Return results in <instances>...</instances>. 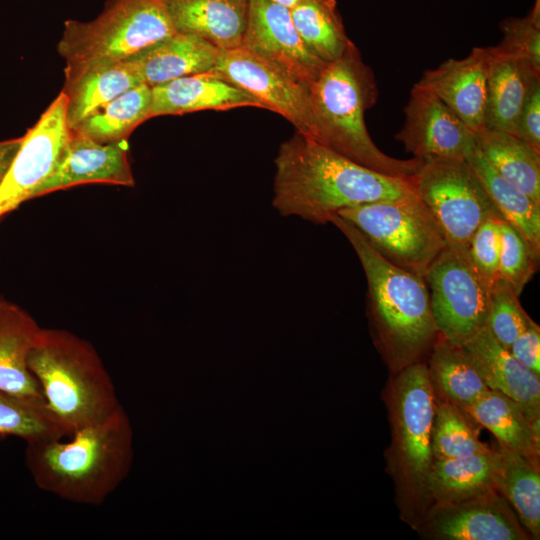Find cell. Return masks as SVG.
Returning <instances> with one entry per match:
<instances>
[{"label":"cell","instance_id":"1","mask_svg":"<svg viewBox=\"0 0 540 540\" xmlns=\"http://www.w3.org/2000/svg\"><path fill=\"white\" fill-rule=\"evenodd\" d=\"M274 164L272 206L283 217L314 224L347 208L415 193L412 176L379 173L296 131L279 146Z\"/></svg>","mask_w":540,"mask_h":540},{"label":"cell","instance_id":"2","mask_svg":"<svg viewBox=\"0 0 540 540\" xmlns=\"http://www.w3.org/2000/svg\"><path fill=\"white\" fill-rule=\"evenodd\" d=\"M134 431L120 405L105 419L70 436L26 443L25 464L35 485L60 499L99 506L128 476Z\"/></svg>","mask_w":540,"mask_h":540},{"label":"cell","instance_id":"3","mask_svg":"<svg viewBox=\"0 0 540 540\" xmlns=\"http://www.w3.org/2000/svg\"><path fill=\"white\" fill-rule=\"evenodd\" d=\"M330 223L344 234L363 267L367 314L385 359L396 371L419 361L438 338L425 279L383 258L347 220L336 215Z\"/></svg>","mask_w":540,"mask_h":540},{"label":"cell","instance_id":"4","mask_svg":"<svg viewBox=\"0 0 540 540\" xmlns=\"http://www.w3.org/2000/svg\"><path fill=\"white\" fill-rule=\"evenodd\" d=\"M308 93L315 141L382 174L409 177L416 172L420 159L391 157L368 133L364 115L376 103L378 89L373 72L354 44L324 67Z\"/></svg>","mask_w":540,"mask_h":540},{"label":"cell","instance_id":"5","mask_svg":"<svg viewBox=\"0 0 540 540\" xmlns=\"http://www.w3.org/2000/svg\"><path fill=\"white\" fill-rule=\"evenodd\" d=\"M28 366L46 406L69 436L105 419L121 405L95 348L67 330L40 328Z\"/></svg>","mask_w":540,"mask_h":540},{"label":"cell","instance_id":"6","mask_svg":"<svg viewBox=\"0 0 540 540\" xmlns=\"http://www.w3.org/2000/svg\"><path fill=\"white\" fill-rule=\"evenodd\" d=\"M177 32L167 0H110L88 22L67 20L58 52L65 84L86 70L127 59Z\"/></svg>","mask_w":540,"mask_h":540},{"label":"cell","instance_id":"7","mask_svg":"<svg viewBox=\"0 0 540 540\" xmlns=\"http://www.w3.org/2000/svg\"><path fill=\"white\" fill-rule=\"evenodd\" d=\"M397 372L390 393L389 465L408 519L421 521L428 509L426 481L434 461L431 437L436 395L426 364L417 361Z\"/></svg>","mask_w":540,"mask_h":540},{"label":"cell","instance_id":"8","mask_svg":"<svg viewBox=\"0 0 540 540\" xmlns=\"http://www.w3.org/2000/svg\"><path fill=\"white\" fill-rule=\"evenodd\" d=\"M338 216L350 222L383 258L424 278L446 242L434 218L415 193L364 203Z\"/></svg>","mask_w":540,"mask_h":540},{"label":"cell","instance_id":"9","mask_svg":"<svg viewBox=\"0 0 540 540\" xmlns=\"http://www.w3.org/2000/svg\"><path fill=\"white\" fill-rule=\"evenodd\" d=\"M412 181L446 245L465 254L481 223L500 215L467 160H421Z\"/></svg>","mask_w":540,"mask_h":540},{"label":"cell","instance_id":"10","mask_svg":"<svg viewBox=\"0 0 540 540\" xmlns=\"http://www.w3.org/2000/svg\"><path fill=\"white\" fill-rule=\"evenodd\" d=\"M424 279L439 337L462 346L486 326L490 287L469 254L446 245Z\"/></svg>","mask_w":540,"mask_h":540},{"label":"cell","instance_id":"11","mask_svg":"<svg viewBox=\"0 0 540 540\" xmlns=\"http://www.w3.org/2000/svg\"><path fill=\"white\" fill-rule=\"evenodd\" d=\"M63 91L53 100L23 141L0 186V219L23 202L35 198L52 174L68 144L71 129L66 119Z\"/></svg>","mask_w":540,"mask_h":540},{"label":"cell","instance_id":"12","mask_svg":"<svg viewBox=\"0 0 540 540\" xmlns=\"http://www.w3.org/2000/svg\"><path fill=\"white\" fill-rule=\"evenodd\" d=\"M209 72L249 93L267 110L287 119L296 132L314 139L308 88L276 65L239 47L222 50Z\"/></svg>","mask_w":540,"mask_h":540},{"label":"cell","instance_id":"13","mask_svg":"<svg viewBox=\"0 0 540 540\" xmlns=\"http://www.w3.org/2000/svg\"><path fill=\"white\" fill-rule=\"evenodd\" d=\"M396 139L420 160L461 159L477 146L476 135L433 92L415 84Z\"/></svg>","mask_w":540,"mask_h":540},{"label":"cell","instance_id":"14","mask_svg":"<svg viewBox=\"0 0 540 540\" xmlns=\"http://www.w3.org/2000/svg\"><path fill=\"white\" fill-rule=\"evenodd\" d=\"M419 528L425 538L438 540L531 539L499 491L433 505Z\"/></svg>","mask_w":540,"mask_h":540},{"label":"cell","instance_id":"15","mask_svg":"<svg viewBox=\"0 0 540 540\" xmlns=\"http://www.w3.org/2000/svg\"><path fill=\"white\" fill-rule=\"evenodd\" d=\"M241 47L276 65L308 89L327 65L305 45L290 10L269 0H249Z\"/></svg>","mask_w":540,"mask_h":540},{"label":"cell","instance_id":"16","mask_svg":"<svg viewBox=\"0 0 540 540\" xmlns=\"http://www.w3.org/2000/svg\"><path fill=\"white\" fill-rule=\"evenodd\" d=\"M86 183L134 186L126 141L99 143L71 130L60 161L35 197Z\"/></svg>","mask_w":540,"mask_h":540},{"label":"cell","instance_id":"17","mask_svg":"<svg viewBox=\"0 0 540 540\" xmlns=\"http://www.w3.org/2000/svg\"><path fill=\"white\" fill-rule=\"evenodd\" d=\"M488 48L475 47L462 59H447L424 72L417 85L440 98L476 135L485 129Z\"/></svg>","mask_w":540,"mask_h":540},{"label":"cell","instance_id":"18","mask_svg":"<svg viewBox=\"0 0 540 540\" xmlns=\"http://www.w3.org/2000/svg\"><path fill=\"white\" fill-rule=\"evenodd\" d=\"M490 390L518 402L540 427V378L500 345L485 326L462 345Z\"/></svg>","mask_w":540,"mask_h":540},{"label":"cell","instance_id":"19","mask_svg":"<svg viewBox=\"0 0 540 540\" xmlns=\"http://www.w3.org/2000/svg\"><path fill=\"white\" fill-rule=\"evenodd\" d=\"M266 109L255 97L212 72L191 74L152 87L150 118L202 110Z\"/></svg>","mask_w":540,"mask_h":540},{"label":"cell","instance_id":"20","mask_svg":"<svg viewBox=\"0 0 540 540\" xmlns=\"http://www.w3.org/2000/svg\"><path fill=\"white\" fill-rule=\"evenodd\" d=\"M488 53L485 129L514 136L523 105L540 82V71L495 47H488Z\"/></svg>","mask_w":540,"mask_h":540},{"label":"cell","instance_id":"21","mask_svg":"<svg viewBox=\"0 0 540 540\" xmlns=\"http://www.w3.org/2000/svg\"><path fill=\"white\" fill-rule=\"evenodd\" d=\"M221 51L196 35L177 31L127 59L142 82L152 88L180 77L211 71Z\"/></svg>","mask_w":540,"mask_h":540},{"label":"cell","instance_id":"22","mask_svg":"<svg viewBox=\"0 0 540 540\" xmlns=\"http://www.w3.org/2000/svg\"><path fill=\"white\" fill-rule=\"evenodd\" d=\"M178 32L196 35L220 50L242 46L249 0H167Z\"/></svg>","mask_w":540,"mask_h":540},{"label":"cell","instance_id":"23","mask_svg":"<svg viewBox=\"0 0 540 540\" xmlns=\"http://www.w3.org/2000/svg\"><path fill=\"white\" fill-rule=\"evenodd\" d=\"M501 463L499 448L466 457L434 460L426 481L428 509L499 491Z\"/></svg>","mask_w":540,"mask_h":540},{"label":"cell","instance_id":"24","mask_svg":"<svg viewBox=\"0 0 540 540\" xmlns=\"http://www.w3.org/2000/svg\"><path fill=\"white\" fill-rule=\"evenodd\" d=\"M22 308L0 298V389L44 401L28 366L29 352L40 330Z\"/></svg>","mask_w":540,"mask_h":540},{"label":"cell","instance_id":"25","mask_svg":"<svg viewBox=\"0 0 540 540\" xmlns=\"http://www.w3.org/2000/svg\"><path fill=\"white\" fill-rule=\"evenodd\" d=\"M144 84L129 59L103 64L83 72L64 85L66 119L70 129L120 94Z\"/></svg>","mask_w":540,"mask_h":540},{"label":"cell","instance_id":"26","mask_svg":"<svg viewBox=\"0 0 540 540\" xmlns=\"http://www.w3.org/2000/svg\"><path fill=\"white\" fill-rule=\"evenodd\" d=\"M466 412L499 444L539 464L540 427L531 422L518 402L489 389Z\"/></svg>","mask_w":540,"mask_h":540},{"label":"cell","instance_id":"27","mask_svg":"<svg viewBox=\"0 0 540 540\" xmlns=\"http://www.w3.org/2000/svg\"><path fill=\"white\" fill-rule=\"evenodd\" d=\"M431 350L427 368L437 398L466 411L489 390L462 346L438 336Z\"/></svg>","mask_w":540,"mask_h":540},{"label":"cell","instance_id":"28","mask_svg":"<svg viewBox=\"0 0 540 540\" xmlns=\"http://www.w3.org/2000/svg\"><path fill=\"white\" fill-rule=\"evenodd\" d=\"M486 161L508 182L540 205V152L519 138L493 129L476 134Z\"/></svg>","mask_w":540,"mask_h":540},{"label":"cell","instance_id":"29","mask_svg":"<svg viewBox=\"0 0 540 540\" xmlns=\"http://www.w3.org/2000/svg\"><path fill=\"white\" fill-rule=\"evenodd\" d=\"M467 161L500 216L540 254V205L503 178L486 161L478 146Z\"/></svg>","mask_w":540,"mask_h":540},{"label":"cell","instance_id":"30","mask_svg":"<svg viewBox=\"0 0 540 540\" xmlns=\"http://www.w3.org/2000/svg\"><path fill=\"white\" fill-rule=\"evenodd\" d=\"M152 88L140 84L101 106L72 131L99 143L124 142L150 118Z\"/></svg>","mask_w":540,"mask_h":540},{"label":"cell","instance_id":"31","mask_svg":"<svg viewBox=\"0 0 540 540\" xmlns=\"http://www.w3.org/2000/svg\"><path fill=\"white\" fill-rule=\"evenodd\" d=\"M290 13L305 45L326 64L342 57L354 44L345 32L336 0H303Z\"/></svg>","mask_w":540,"mask_h":540},{"label":"cell","instance_id":"32","mask_svg":"<svg viewBox=\"0 0 540 540\" xmlns=\"http://www.w3.org/2000/svg\"><path fill=\"white\" fill-rule=\"evenodd\" d=\"M501 471L499 492L511 504L532 539L540 536V471L523 455L499 444Z\"/></svg>","mask_w":540,"mask_h":540},{"label":"cell","instance_id":"33","mask_svg":"<svg viewBox=\"0 0 540 540\" xmlns=\"http://www.w3.org/2000/svg\"><path fill=\"white\" fill-rule=\"evenodd\" d=\"M8 436L28 443L68 437L69 433L44 401L0 389V437Z\"/></svg>","mask_w":540,"mask_h":540},{"label":"cell","instance_id":"34","mask_svg":"<svg viewBox=\"0 0 540 540\" xmlns=\"http://www.w3.org/2000/svg\"><path fill=\"white\" fill-rule=\"evenodd\" d=\"M476 422L465 410L436 397L432 427L434 460L466 457L491 449L479 438Z\"/></svg>","mask_w":540,"mask_h":540},{"label":"cell","instance_id":"35","mask_svg":"<svg viewBox=\"0 0 540 540\" xmlns=\"http://www.w3.org/2000/svg\"><path fill=\"white\" fill-rule=\"evenodd\" d=\"M501 252L499 279L520 296L538 269L540 254L503 218L500 219Z\"/></svg>","mask_w":540,"mask_h":540},{"label":"cell","instance_id":"36","mask_svg":"<svg viewBox=\"0 0 540 540\" xmlns=\"http://www.w3.org/2000/svg\"><path fill=\"white\" fill-rule=\"evenodd\" d=\"M532 319L519 302V295L501 280L490 288L486 327L504 348H510Z\"/></svg>","mask_w":540,"mask_h":540},{"label":"cell","instance_id":"37","mask_svg":"<svg viewBox=\"0 0 540 540\" xmlns=\"http://www.w3.org/2000/svg\"><path fill=\"white\" fill-rule=\"evenodd\" d=\"M503 37L494 46L498 51L521 58L540 71V0L521 18H508L501 22Z\"/></svg>","mask_w":540,"mask_h":540},{"label":"cell","instance_id":"38","mask_svg":"<svg viewBox=\"0 0 540 540\" xmlns=\"http://www.w3.org/2000/svg\"><path fill=\"white\" fill-rule=\"evenodd\" d=\"M501 218L500 215H493L484 220L469 244L471 262L490 288L499 279Z\"/></svg>","mask_w":540,"mask_h":540},{"label":"cell","instance_id":"39","mask_svg":"<svg viewBox=\"0 0 540 540\" xmlns=\"http://www.w3.org/2000/svg\"><path fill=\"white\" fill-rule=\"evenodd\" d=\"M514 136L540 152V82L523 105Z\"/></svg>","mask_w":540,"mask_h":540},{"label":"cell","instance_id":"40","mask_svg":"<svg viewBox=\"0 0 540 540\" xmlns=\"http://www.w3.org/2000/svg\"><path fill=\"white\" fill-rule=\"evenodd\" d=\"M513 357L536 375H540V327L533 320L509 348Z\"/></svg>","mask_w":540,"mask_h":540},{"label":"cell","instance_id":"41","mask_svg":"<svg viewBox=\"0 0 540 540\" xmlns=\"http://www.w3.org/2000/svg\"><path fill=\"white\" fill-rule=\"evenodd\" d=\"M23 136L0 141V186L2 185L9 168L20 149Z\"/></svg>","mask_w":540,"mask_h":540},{"label":"cell","instance_id":"42","mask_svg":"<svg viewBox=\"0 0 540 540\" xmlns=\"http://www.w3.org/2000/svg\"><path fill=\"white\" fill-rule=\"evenodd\" d=\"M291 10L303 0H269Z\"/></svg>","mask_w":540,"mask_h":540}]
</instances>
